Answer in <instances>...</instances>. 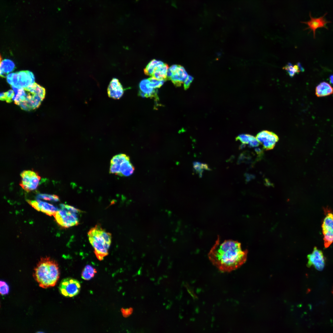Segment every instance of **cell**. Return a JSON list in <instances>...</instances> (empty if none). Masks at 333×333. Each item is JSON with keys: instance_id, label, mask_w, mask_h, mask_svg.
Wrapping results in <instances>:
<instances>
[{"instance_id": "1", "label": "cell", "mask_w": 333, "mask_h": 333, "mask_svg": "<svg viewBox=\"0 0 333 333\" xmlns=\"http://www.w3.org/2000/svg\"><path fill=\"white\" fill-rule=\"evenodd\" d=\"M247 254V250H242L240 243L237 241L225 240L221 243L218 236L208 256L212 264L220 271L230 272L245 262Z\"/></svg>"}, {"instance_id": "2", "label": "cell", "mask_w": 333, "mask_h": 333, "mask_svg": "<svg viewBox=\"0 0 333 333\" xmlns=\"http://www.w3.org/2000/svg\"><path fill=\"white\" fill-rule=\"evenodd\" d=\"M11 87L15 92L13 99L15 104L24 110L38 108L45 97V88L35 83L24 88Z\"/></svg>"}, {"instance_id": "3", "label": "cell", "mask_w": 333, "mask_h": 333, "mask_svg": "<svg viewBox=\"0 0 333 333\" xmlns=\"http://www.w3.org/2000/svg\"><path fill=\"white\" fill-rule=\"evenodd\" d=\"M60 275L58 264L49 257L41 259L35 268L33 275L39 286L43 288L55 286Z\"/></svg>"}, {"instance_id": "4", "label": "cell", "mask_w": 333, "mask_h": 333, "mask_svg": "<svg viewBox=\"0 0 333 333\" xmlns=\"http://www.w3.org/2000/svg\"><path fill=\"white\" fill-rule=\"evenodd\" d=\"M88 235L96 257L99 260H102L108 254L111 243V234L98 224L90 229Z\"/></svg>"}, {"instance_id": "5", "label": "cell", "mask_w": 333, "mask_h": 333, "mask_svg": "<svg viewBox=\"0 0 333 333\" xmlns=\"http://www.w3.org/2000/svg\"><path fill=\"white\" fill-rule=\"evenodd\" d=\"M60 207L53 216L60 226L68 228L79 224L81 211L67 204H61Z\"/></svg>"}, {"instance_id": "6", "label": "cell", "mask_w": 333, "mask_h": 333, "mask_svg": "<svg viewBox=\"0 0 333 333\" xmlns=\"http://www.w3.org/2000/svg\"><path fill=\"white\" fill-rule=\"evenodd\" d=\"M325 216L322 228L324 245L328 247L333 242V212L327 208L324 209Z\"/></svg>"}, {"instance_id": "7", "label": "cell", "mask_w": 333, "mask_h": 333, "mask_svg": "<svg viewBox=\"0 0 333 333\" xmlns=\"http://www.w3.org/2000/svg\"><path fill=\"white\" fill-rule=\"evenodd\" d=\"M81 286L78 281L71 278L63 279L59 286L60 293L67 297H72L77 295L80 292Z\"/></svg>"}, {"instance_id": "8", "label": "cell", "mask_w": 333, "mask_h": 333, "mask_svg": "<svg viewBox=\"0 0 333 333\" xmlns=\"http://www.w3.org/2000/svg\"><path fill=\"white\" fill-rule=\"evenodd\" d=\"M20 185L27 191L36 189L39 183L40 177L37 173L30 170L24 171L21 174Z\"/></svg>"}, {"instance_id": "9", "label": "cell", "mask_w": 333, "mask_h": 333, "mask_svg": "<svg viewBox=\"0 0 333 333\" xmlns=\"http://www.w3.org/2000/svg\"><path fill=\"white\" fill-rule=\"evenodd\" d=\"M188 75L184 68L179 65L174 64L169 68L166 80H171L174 85L180 86L183 83Z\"/></svg>"}, {"instance_id": "10", "label": "cell", "mask_w": 333, "mask_h": 333, "mask_svg": "<svg viewBox=\"0 0 333 333\" xmlns=\"http://www.w3.org/2000/svg\"><path fill=\"white\" fill-rule=\"evenodd\" d=\"M307 266H314L318 270L321 271L324 269L325 264V258L323 252L314 247L312 253L308 255Z\"/></svg>"}, {"instance_id": "11", "label": "cell", "mask_w": 333, "mask_h": 333, "mask_svg": "<svg viewBox=\"0 0 333 333\" xmlns=\"http://www.w3.org/2000/svg\"><path fill=\"white\" fill-rule=\"evenodd\" d=\"M256 138L259 143L262 144L266 150L273 148L278 140V136L274 133L267 130H263L258 133Z\"/></svg>"}, {"instance_id": "12", "label": "cell", "mask_w": 333, "mask_h": 333, "mask_svg": "<svg viewBox=\"0 0 333 333\" xmlns=\"http://www.w3.org/2000/svg\"><path fill=\"white\" fill-rule=\"evenodd\" d=\"M28 203L37 210L50 216H54L58 208L52 204L37 199V200H28Z\"/></svg>"}, {"instance_id": "13", "label": "cell", "mask_w": 333, "mask_h": 333, "mask_svg": "<svg viewBox=\"0 0 333 333\" xmlns=\"http://www.w3.org/2000/svg\"><path fill=\"white\" fill-rule=\"evenodd\" d=\"M123 86L119 80L116 78H113L110 81L107 88V93L109 97L115 99L121 98L124 93Z\"/></svg>"}, {"instance_id": "14", "label": "cell", "mask_w": 333, "mask_h": 333, "mask_svg": "<svg viewBox=\"0 0 333 333\" xmlns=\"http://www.w3.org/2000/svg\"><path fill=\"white\" fill-rule=\"evenodd\" d=\"M327 14V13L325 14L323 16L319 18H314L311 16L310 13V20L307 22H301L302 23L306 24L308 26V27L305 30L309 29L311 31H313L314 38L315 37V31L317 29L322 27L328 29L326 26V24L331 22L326 21L324 18V16Z\"/></svg>"}, {"instance_id": "15", "label": "cell", "mask_w": 333, "mask_h": 333, "mask_svg": "<svg viewBox=\"0 0 333 333\" xmlns=\"http://www.w3.org/2000/svg\"><path fill=\"white\" fill-rule=\"evenodd\" d=\"M18 88H26L35 83L34 76L29 71H22L18 72Z\"/></svg>"}, {"instance_id": "16", "label": "cell", "mask_w": 333, "mask_h": 333, "mask_svg": "<svg viewBox=\"0 0 333 333\" xmlns=\"http://www.w3.org/2000/svg\"><path fill=\"white\" fill-rule=\"evenodd\" d=\"M139 87L140 91L139 94L143 97H157V91L155 88L151 87L149 84L148 79L142 80L140 83Z\"/></svg>"}, {"instance_id": "17", "label": "cell", "mask_w": 333, "mask_h": 333, "mask_svg": "<svg viewBox=\"0 0 333 333\" xmlns=\"http://www.w3.org/2000/svg\"><path fill=\"white\" fill-rule=\"evenodd\" d=\"M333 93V87L325 81L320 83L316 87L315 95L318 97L330 95Z\"/></svg>"}, {"instance_id": "18", "label": "cell", "mask_w": 333, "mask_h": 333, "mask_svg": "<svg viewBox=\"0 0 333 333\" xmlns=\"http://www.w3.org/2000/svg\"><path fill=\"white\" fill-rule=\"evenodd\" d=\"M15 65L13 62L8 59H4L0 61V74L1 76L5 77L9 73L15 69Z\"/></svg>"}, {"instance_id": "19", "label": "cell", "mask_w": 333, "mask_h": 333, "mask_svg": "<svg viewBox=\"0 0 333 333\" xmlns=\"http://www.w3.org/2000/svg\"><path fill=\"white\" fill-rule=\"evenodd\" d=\"M168 68V65L164 63L156 68L151 76L158 80H166Z\"/></svg>"}, {"instance_id": "20", "label": "cell", "mask_w": 333, "mask_h": 333, "mask_svg": "<svg viewBox=\"0 0 333 333\" xmlns=\"http://www.w3.org/2000/svg\"><path fill=\"white\" fill-rule=\"evenodd\" d=\"M135 168L130 161V159H127L122 162L121 165L119 175L128 176L134 172Z\"/></svg>"}, {"instance_id": "21", "label": "cell", "mask_w": 333, "mask_h": 333, "mask_svg": "<svg viewBox=\"0 0 333 333\" xmlns=\"http://www.w3.org/2000/svg\"><path fill=\"white\" fill-rule=\"evenodd\" d=\"M237 139L240 141L242 143L247 144L252 147L257 146L259 144V142L256 138L249 134H240L237 137Z\"/></svg>"}, {"instance_id": "22", "label": "cell", "mask_w": 333, "mask_h": 333, "mask_svg": "<svg viewBox=\"0 0 333 333\" xmlns=\"http://www.w3.org/2000/svg\"><path fill=\"white\" fill-rule=\"evenodd\" d=\"M97 273L96 269L92 266L88 265L84 267L81 273V278L84 280H89L94 277Z\"/></svg>"}, {"instance_id": "23", "label": "cell", "mask_w": 333, "mask_h": 333, "mask_svg": "<svg viewBox=\"0 0 333 333\" xmlns=\"http://www.w3.org/2000/svg\"><path fill=\"white\" fill-rule=\"evenodd\" d=\"M164 63L162 62L153 59L147 65L144 70L145 75L151 76L156 68L160 65Z\"/></svg>"}, {"instance_id": "24", "label": "cell", "mask_w": 333, "mask_h": 333, "mask_svg": "<svg viewBox=\"0 0 333 333\" xmlns=\"http://www.w3.org/2000/svg\"><path fill=\"white\" fill-rule=\"evenodd\" d=\"M284 69L287 71L290 76H293L295 74L301 71H303V68L299 64L294 65L288 64L284 68Z\"/></svg>"}, {"instance_id": "25", "label": "cell", "mask_w": 333, "mask_h": 333, "mask_svg": "<svg viewBox=\"0 0 333 333\" xmlns=\"http://www.w3.org/2000/svg\"><path fill=\"white\" fill-rule=\"evenodd\" d=\"M7 82L11 86L17 88L18 87V72L11 73L8 74L6 76Z\"/></svg>"}, {"instance_id": "26", "label": "cell", "mask_w": 333, "mask_h": 333, "mask_svg": "<svg viewBox=\"0 0 333 333\" xmlns=\"http://www.w3.org/2000/svg\"><path fill=\"white\" fill-rule=\"evenodd\" d=\"M15 92L13 90L10 89L8 91L0 93V99L1 101H5L7 103H10L13 101Z\"/></svg>"}, {"instance_id": "27", "label": "cell", "mask_w": 333, "mask_h": 333, "mask_svg": "<svg viewBox=\"0 0 333 333\" xmlns=\"http://www.w3.org/2000/svg\"><path fill=\"white\" fill-rule=\"evenodd\" d=\"M129 158V156L125 154H118L113 157L111 159L110 164L116 163L121 164L124 161Z\"/></svg>"}, {"instance_id": "28", "label": "cell", "mask_w": 333, "mask_h": 333, "mask_svg": "<svg viewBox=\"0 0 333 333\" xmlns=\"http://www.w3.org/2000/svg\"><path fill=\"white\" fill-rule=\"evenodd\" d=\"M37 199H42L46 200L57 202L59 200V197L56 195H49L45 194H40L36 197Z\"/></svg>"}, {"instance_id": "29", "label": "cell", "mask_w": 333, "mask_h": 333, "mask_svg": "<svg viewBox=\"0 0 333 333\" xmlns=\"http://www.w3.org/2000/svg\"><path fill=\"white\" fill-rule=\"evenodd\" d=\"M148 79L149 80L150 86L155 89L160 88L165 81L164 80H158L153 77H150Z\"/></svg>"}, {"instance_id": "30", "label": "cell", "mask_w": 333, "mask_h": 333, "mask_svg": "<svg viewBox=\"0 0 333 333\" xmlns=\"http://www.w3.org/2000/svg\"><path fill=\"white\" fill-rule=\"evenodd\" d=\"M0 294L2 295H4L8 294L9 292V288L8 284L6 282L2 280L0 281Z\"/></svg>"}, {"instance_id": "31", "label": "cell", "mask_w": 333, "mask_h": 333, "mask_svg": "<svg viewBox=\"0 0 333 333\" xmlns=\"http://www.w3.org/2000/svg\"><path fill=\"white\" fill-rule=\"evenodd\" d=\"M121 164L113 163L110 164L109 172L119 175L120 171Z\"/></svg>"}, {"instance_id": "32", "label": "cell", "mask_w": 333, "mask_h": 333, "mask_svg": "<svg viewBox=\"0 0 333 333\" xmlns=\"http://www.w3.org/2000/svg\"><path fill=\"white\" fill-rule=\"evenodd\" d=\"M193 80V77L190 75H188L184 82V87L185 89H187L190 86Z\"/></svg>"}, {"instance_id": "33", "label": "cell", "mask_w": 333, "mask_h": 333, "mask_svg": "<svg viewBox=\"0 0 333 333\" xmlns=\"http://www.w3.org/2000/svg\"><path fill=\"white\" fill-rule=\"evenodd\" d=\"M194 166L195 169L199 171H201L202 169L204 168H207V167H205L204 165L198 162H195L194 163Z\"/></svg>"}, {"instance_id": "34", "label": "cell", "mask_w": 333, "mask_h": 333, "mask_svg": "<svg viewBox=\"0 0 333 333\" xmlns=\"http://www.w3.org/2000/svg\"><path fill=\"white\" fill-rule=\"evenodd\" d=\"M131 311L130 309H121V311L123 314V315L125 317H126L129 315L130 314Z\"/></svg>"}, {"instance_id": "35", "label": "cell", "mask_w": 333, "mask_h": 333, "mask_svg": "<svg viewBox=\"0 0 333 333\" xmlns=\"http://www.w3.org/2000/svg\"><path fill=\"white\" fill-rule=\"evenodd\" d=\"M330 83L333 84V74L330 76Z\"/></svg>"}, {"instance_id": "36", "label": "cell", "mask_w": 333, "mask_h": 333, "mask_svg": "<svg viewBox=\"0 0 333 333\" xmlns=\"http://www.w3.org/2000/svg\"></svg>"}]
</instances>
